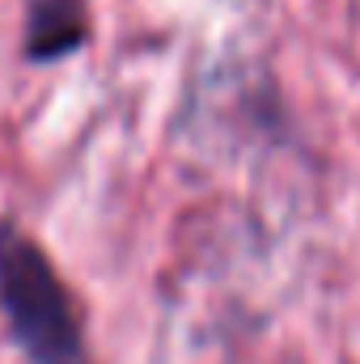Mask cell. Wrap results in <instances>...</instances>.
Listing matches in <instances>:
<instances>
[{
  "label": "cell",
  "mask_w": 360,
  "mask_h": 364,
  "mask_svg": "<svg viewBox=\"0 0 360 364\" xmlns=\"http://www.w3.org/2000/svg\"><path fill=\"white\" fill-rule=\"evenodd\" d=\"M0 314L30 364H93L73 288L47 250L17 225H0Z\"/></svg>",
  "instance_id": "cell-1"
},
{
  "label": "cell",
  "mask_w": 360,
  "mask_h": 364,
  "mask_svg": "<svg viewBox=\"0 0 360 364\" xmlns=\"http://www.w3.org/2000/svg\"><path fill=\"white\" fill-rule=\"evenodd\" d=\"M21 51L30 64H60L90 43L85 0H21Z\"/></svg>",
  "instance_id": "cell-2"
}]
</instances>
